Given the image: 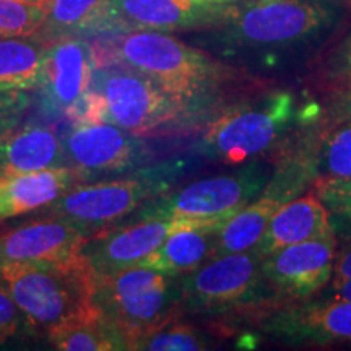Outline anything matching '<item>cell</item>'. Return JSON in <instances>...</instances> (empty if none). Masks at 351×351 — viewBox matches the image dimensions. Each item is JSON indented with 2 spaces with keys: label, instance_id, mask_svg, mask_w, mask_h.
Listing matches in <instances>:
<instances>
[{
  "label": "cell",
  "instance_id": "4",
  "mask_svg": "<svg viewBox=\"0 0 351 351\" xmlns=\"http://www.w3.org/2000/svg\"><path fill=\"white\" fill-rule=\"evenodd\" d=\"M0 285L28 320L33 333L51 328L93 304L95 271L86 257L0 267Z\"/></svg>",
  "mask_w": 351,
  "mask_h": 351
},
{
  "label": "cell",
  "instance_id": "29",
  "mask_svg": "<svg viewBox=\"0 0 351 351\" xmlns=\"http://www.w3.org/2000/svg\"><path fill=\"white\" fill-rule=\"evenodd\" d=\"M315 301H351V239L337 241L332 276L314 298Z\"/></svg>",
  "mask_w": 351,
  "mask_h": 351
},
{
  "label": "cell",
  "instance_id": "27",
  "mask_svg": "<svg viewBox=\"0 0 351 351\" xmlns=\"http://www.w3.org/2000/svg\"><path fill=\"white\" fill-rule=\"evenodd\" d=\"M313 189L330 213L337 241L351 239V178L320 176L313 182Z\"/></svg>",
  "mask_w": 351,
  "mask_h": 351
},
{
  "label": "cell",
  "instance_id": "25",
  "mask_svg": "<svg viewBox=\"0 0 351 351\" xmlns=\"http://www.w3.org/2000/svg\"><path fill=\"white\" fill-rule=\"evenodd\" d=\"M210 348V339L200 328L176 317L140 335L130 346L137 351H202Z\"/></svg>",
  "mask_w": 351,
  "mask_h": 351
},
{
  "label": "cell",
  "instance_id": "20",
  "mask_svg": "<svg viewBox=\"0 0 351 351\" xmlns=\"http://www.w3.org/2000/svg\"><path fill=\"white\" fill-rule=\"evenodd\" d=\"M82 182V176L70 166L0 178V221L47 207Z\"/></svg>",
  "mask_w": 351,
  "mask_h": 351
},
{
  "label": "cell",
  "instance_id": "18",
  "mask_svg": "<svg viewBox=\"0 0 351 351\" xmlns=\"http://www.w3.org/2000/svg\"><path fill=\"white\" fill-rule=\"evenodd\" d=\"M333 234L330 213L322 200L311 192L295 197L276 210L254 251L263 257L287 245Z\"/></svg>",
  "mask_w": 351,
  "mask_h": 351
},
{
  "label": "cell",
  "instance_id": "21",
  "mask_svg": "<svg viewBox=\"0 0 351 351\" xmlns=\"http://www.w3.org/2000/svg\"><path fill=\"white\" fill-rule=\"evenodd\" d=\"M218 225L202 223L173 232L138 265L171 276H179L199 269L202 263L213 257V232Z\"/></svg>",
  "mask_w": 351,
  "mask_h": 351
},
{
  "label": "cell",
  "instance_id": "9",
  "mask_svg": "<svg viewBox=\"0 0 351 351\" xmlns=\"http://www.w3.org/2000/svg\"><path fill=\"white\" fill-rule=\"evenodd\" d=\"M270 178L269 166L258 160L249 161L230 174L197 179L176 191L171 189L143 205L125 223L150 218L221 223L256 199Z\"/></svg>",
  "mask_w": 351,
  "mask_h": 351
},
{
  "label": "cell",
  "instance_id": "5",
  "mask_svg": "<svg viewBox=\"0 0 351 351\" xmlns=\"http://www.w3.org/2000/svg\"><path fill=\"white\" fill-rule=\"evenodd\" d=\"M300 121L295 95L270 91L215 114L194 145L197 155L225 165H244L274 150Z\"/></svg>",
  "mask_w": 351,
  "mask_h": 351
},
{
  "label": "cell",
  "instance_id": "22",
  "mask_svg": "<svg viewBox=\"0 0 351 351\" xmlns=\"http://www.w3.org/2000/svg\"><path fill=\"white\" fill-rule=\"evenodd\" d=\"M54 350L121 351L127 350L124 337L106 314L93 302L88 309L59 324L46 333Z\"/></svg>",
  "mask_w": 351,
  "mask_h": 351
},
{
  "label": "cell",
  "instance_id": "24",
  "mask_svg": "<svg viewBox=\"0 0 351 351\" xmlns=\"http://www.w3.org/2000/svg\"><path fill=\"white\" fill-rule=\"evenodd\" d=\"M106 0H36L44 10V23L36 36L49 44L56 39L90 34Z\"/></svg>",
  "mask_w": 351,
  "mask_h": 351
},
{
  "label": "cell",
  "instance_id": "33",
  "mask_svg": "<svg viewBox=\"0 0 351 351\" xmlns=\"http://www.w3.org/2000/svg\"><path fill=\"white\" fill-rule=\"evenodd\" d=\"M327 119L328 124L351 119V85L341 86L330 96L327 106Z\"/></svg>",
  "mask_w": 351,
  "mask_h": 351
},
{
  "label": "cell",
  "instance_id": "16",
  "mask_svg": "<svg viewBox=\"0 0 351 351\" xmlns=\"http://www.w3.org/2000/svg\"><path fill=\"white\" fill-rule=\"evenodd\" d=\"M88 236L57 217H43L0 234V267L78 256Z\"/></svg>",
  "mask_w": 351,
  "mask_h": 351
},
{
  "label": "cell",
  "instance_id": "13",
  "mask_svg": "<svg viewBox=\"0 0 351 351\" xmlns=\"http://www.w3.org/2000/svg\"><path fill=\"white\" fill-rule=\"evenodd\" d=\"M95 69V47L83 36L60 38L47 44L36 90L43 108L69 119L90 91Z\"/></svg>",
  "mask_w": 351,
  "mask_h": 351
},
{
  "label": "cell",
  "instance_id": "30",
  "mask_svg": "<svg viewBox=\"0 0 351 351\" xmlns=\"http://www.w3.org/2000/svg\"><path fill=\"white\" fill-rule=\"evenodd\" d=\"M29 335L34 333L28 320L7 289L0 285V348Z\"/></svg>",
  "mask_w": 351,
  "mask_h": 351
},
{
  "label": "cell",
  "instance_id": "19",
  "mask_svg": "<svg viewBox=\"0 0 351 351\" xmlns=\"http://www.w3.org/2000/svg\"><path fill=\"white\" fill-rule=\"evenodd\" d=\"M291 199L295 195L288 189L274 181L267 182L256 199L215 228L213 257L256 247L276 210Z\"/></svg>",
  "mask_w": 351,
  "mask_h": 351
},
{
  "label": "cell",
  "instance_id": "8",
  "mask_svg": "<svg viewBox=\"0 0 351 351\" xmlns=\"http://www.w3.org/2000/svg\"><path fill=\"white\" fill-rule=\"evenodd\" d=\"M93 300L124 337L127 350L140 335L184 313L178 276L140 265L95 275Z\"/></svg>",
  "mask_w": 351,
  "mask_h": 351
},
{
  "label": "cell",
  "instance_id": "15",
  "mask_svg": "<svg viewBox=\"0 0 351 351\" xmlns=\"http://www.w3.org/2000/svg\"><path fill=\"white\" fill-rule=\"evenodd\" d=\"M261 332L293 345L351 343V301L291 302L261 317Z\"/></svg>",
  "mask_w": 351,
  "mask_h": 351
},
{
  "label": "cell",
  "instance_id": "32",
  "mask_svg": "<svg viewBox=\"0 0 351 351\" xmlns=\"http://www.w3.org/2000/svg\"><path fill=\"white\" fill-rule=\"evenodd\" d=\"M328 77L341 86L351 85V32L328 60Z\"/></svg>",
  "mask_w": 351,
  "mask_h": 351
},
{
  "label": "cell",
  "instance_id": "6",
  "mask_svg": "<svg viewBox=\"0 0 351 351\" xmlns=\"http://www.w3.org/2000/svg\"><path fill=\"white\" fill-rule=\"evenodd\" d=\"M184 313L210 319L270 313L282 306L262 274V257L251 251L212 257L178 276Z\"/></svg>",
  "mask_w": 351,
  "mask_h": 351
},
{
  "label": "cell",
  "instance_id": "3",
  "mask_svg": "<svg viewBox=\"0 0 351 351\" xmlns=\"http://www.w3.org/2000/svg\"><path fill=\"white\" fill-rule=\"evenodd\" d=\"M98 57L137 70L176 98L202 111H212L228 78V70L207 52L160 32L111 34L104 47L93 46Z\"/></svg>",
  "mask_w": 351,
  "mask_h": 351
},
{
  "label": "cell",
  "instance_id": "35",
  "mask_svg": "<svg viewBox=\"0 0 351 351\" xmlns=\"http://www.w3.org/2000/svg\"><path fill=\"white\" fill-rule=\"evenodd\" d=\"M29 2H36V0H29Z\"/></svg>",
  "mask_w": 351,
  "mask_h": 351
},
{
  "label": "cell",
  "instance_id": "34",
  "mask_svg": "<svg viewBox=\"0 0 351 351\" xmlns=\"http://www.w3.org/2000/svg\"><path fill=\"white\" fill-rule=\"evenodd\" d=\"M215 2H223V3H231V2H236V0H215Z\"/></svg>",
  "mask_w": 351,
  "mask_h": 351
},
{
  "label": "cell",
  "instance_id": "12",
  "mask_svg": "<svg viewBox=\"0 0 351 351\" xmlns=\"http://www.w3.org/2000/svg\"><path fill=\"white\" fill-rule=\"evenodd\" d=\"M337 238L304 241L262 257V274L283 304L314 298L332 276Z\"/></svg>",
  "mask_w": 351,
  "mask_h": 351
},
{
  "label": "cell",
  "instance_id": "2",
  "mask_svg": "<svg viewBox=\"0 0 351 351\" xmlns=\"http://www.w3.org/2000/svg\"><path fill=\"white\" fill-rule=\"evenodd\" d=\"M204 114L207 112L169 95L137 70L96 56L90 91L69 121H108L130 134L147 137L173 127L195 124Z\"/></svg>",
  "mask_w": 351,
  "mask_h": 351
},
{
  "label": "cell",
  "instance_id": "7",
  "mask_svg": "<svg viewBox=\"0 0 351 351\" xmlns=\"http://www.w3.org/2000/svg\"><path fill=\"white\" fill-rule=\"evenodd\" d=\"M182 166V161H166L142 166L125 178L77 184L41 212L67 219L90 238L127 221L148 202L171 191Z\"/></svg>",
  "mask_w": 351,
  "mask_h": 351
},
{
  "label": "cell",
  "instance_id": "17",
  "mask_svg": "<svg viewBox=\"0 0 351 351\" xmlns=\"http://www.w3.org/2000/svg\"><path fill=\"white\" fill-rule=\"evenodd\" d=\"M69 166L64 135L47 125H15L0 132V178Z\"/></svg>",
  "mask_w": 351,
  "mask_h": 351
},
{
  "label": "cell",
  "instance_id": "11",
  "mask_svg": "<svg viewBox=\"0 0 351 351\" xmlns=\"http://www.w3.org/2000/svg\"><path fill=\"white\" fill-rule=\"evenodd\" d=\"M64 145L69 166L78 171L83 182L138 169L152 158L142 137L108 121L70 122Z\"/></svg>",
  "mask_w": 351,
  "mask_h": 351
},
{
  "label": "cell",
  "instance_id": "31",
  "mask_svg": "<svg viewBox=\"0 0 351 351\" xmlns=\"http://www.w3.org/2000/svg\"><path fill=\"white\" fill-rule=\"evenodd\" d=\"M32 103V91L0 90V132L19 125Z\"/></svg>",
  "mask_w": 351,
  "mask_h": 351
},
{
  "label": "cell",
  "instance_id": "1",
  "mask_svg": "<svg viewBox=\"0 0 351 351\" xmlns=\"http://www.w3.org/2000/svg\"><path fill=\"white\" fill-rule=\"evenodd\" d=\"M337 20L339 10L322 0H236L207 32L228 57L274 62L320 41Z\"/></svg>",
  "mask_w": 351,
  "mask_h": 351
},
{
  "label": "cell",
  "instance_id": "28",
  "mask_svg": "<svg viewBox=\"0 0 351 351\" xmlns=\"http://www.w3.org/2000/svg\"><path fill=\"white\" fill-rule=\"evenodd\" d=\"M44 10L29 0H0V38L33 36L44 23Z\"/></svg>",
  "mask_w": 351,
  "mask_h": 351
},
{
  "label": "cell",
  "instance_id": "10",
  "mask_svg": "<svg viewBox=\"0 0 351 351\" xmlns=\"http://www.w3.org/2000/svg\"><path fill=\"white\" fill-rule=\"evenodd\" d=\"M226 8L228 3L215 0H106L90 34L207 29Z\"/></svg>",
  "mask_w": 351,
  "mask_h": 351
},
{
  "label": "cell",
  "instance_id": "23",
  "mask_svg": "<svg viewBox=\"0 0 351 351\" xmlns=\"http://www.w3.org/2000/svg\"><path fill=\"white\" fill-rule=\"evenodd\" d=\"M46 47L36 36L0 38V90L36 91Z\"/></svg>",
  "mask_w": 351,
  "mask_h": 351
},
{
  "label": "cell",
  "instance_id": "14",
  "mask_svg": "<svg viewBox=\"0 0 351 351\" xmlns=\"http://www.w3.org/2000/svg\"><path fill=\"white\" fill-rule=\"evenodd\" d=\"M192 225H202V221L166 218L129 221L90 236L83 245L82 254L86 257L96 276L111 275L138 265L173 232Z\"/></svg>",
  "mask_w": 351,
  "mask_h": 351
},
{
  "label": "cell",
  "instance_id": "26",
  "mask_svg": "<svg viewBox=\"0 0 351 351\" xmlns=\"http://www.w3.org/2000/svg\"><path fill=\"white\" fill-rule=\"evenodd\" d=\"M330 124L314 148L317 174L319 178H351V119Z\"/></svg>",
  "mask_w": 351,
  "mask_h": 351
}]
</instances>
